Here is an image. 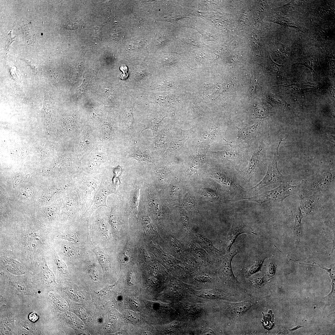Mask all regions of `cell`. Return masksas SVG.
<instances>
[{"label": "cell", "mask_w": 335, "mask_h": 335, "mask_svg": "<svg viewBox=\"0 0 335 335\" xmlns=\"http://www.w3.org/2000/svg\"><path fill=\"white\" fill-rule=\"evenodd\" d=\"M302 192L301 182L298 185H292L287 182L280 184V185L275 189L266 191L256 196L243 199L259 203L266 202H277L282 201L288 196L293 195H297L301 197L302 196Z\"/></svg>", "instance_id": "cell-1"}, {"label": "cell", "mask_w": 335, "mask_h": 335, "mask_svg": "<svg viewBox=\"0 0 335 335\" xmlns=\"http://www.w3.org/2000/svg\"><path fill=\"white\" fill-rule=\"evenodd\" d=\"M90 237L93 245L106 249L109 247L111 233L103 217L97 214L88 226Z\"/></svg>", "instance_id": "cell-2"}, {"label": "cell", "mask_w": 335, "mask_h": 335, "mask_svg": "<svg viewBox=\"0 0 335 335\" xmlns=\"http://www.w3.org/2000/svg\"><path fill=\"white\" fill-rule=\"evenodd\" d=\"M281 142L280 141L274 154L272 161L269 165L264 177L257 184L249 190L252 191L259 190L267 185L276 183L281 184L287 182L286 177L279 172L277 167L278 158V150Z\"/></svg>", "instance_id": "cell-3"}, {"label": "cell", "mask_w": 335, "mask_h": 335, "mask_svg": "<svg viewBox=\"0 0 335 335\" xmlns=\"http://www.w3.org/2000/svg\"><path fill=\"white\" fill-rule=\"evenodd\" d=\"M332 175L330 172H325L314 177L301 181L303 196L309 192H320L329 188L332 180Z\"/></svg>", "instance_id": "cell-4"}, {"label": "cell", "mask_w": 335, "mask_h": 335, "mask_svg": "<svg viewBox=\"0 0 335 335\" xmlns=\"http://www.w3.org/2000/svg\"><path fill=\"white\" fill-rule=\"evenodd\" d=\"M115 190L110 185H107L102 181L98 189L95 193L93 200L90 206L83 214L81 218L85 219L89 225L91 216L99 207L105 206L108 207L106 204L108 196L112 193H115Z\"/></svg>", "instance_id": "cell-5"}, {"label": "cell", "mask_w": 335, "mask_h": 335, "mask_svg": "<svg viewBox=\"0 0 335 335\" xmlns=\"http://www.w3.org/2000/svg\"><path fill=\"white\" fill-rule=\"evenodd\" d=\"M60 252L67 259L76 267L82 261L91 248L80 247L75 244L69 243H63L60 246Z\"/></svg>", "instance_id": "cell-6"}, {"label": "cell", "mask_w": 335, "mask_h": 335, "mask_svg": "<svg viewBox=\"0 0 335 335\" xmlns=\"http://www.w3.org/2000/svg\"><path fill=\"white\" fill-rule=\"evenodd\" d=\"M243 233L252 235L257 234L244 224L240 215H236L234 216L231 228L228 234L226 246L228 251H230L231 247L237 237Z\"/></svg>", "instance_id": "cell-7"}, {"label": "cell", "mask_w": 335, "mask_h": 335, "mask_svg": "<svg viewBox=\"0 0 335 335\" xmlns=\"http://www.w3.org/2000/svg\"><path fill=\"white\" fill-rule=\"evenodd\" d=\"M241 250L239 246L235 245L234 247L231 251L226 255L223 260V271L227 277L234 283L237 282V279L234 276L232 269L231 261L233 257Z\"/></svg>", "instance_id": "cell-8"}, {"label": "cell", "mask_w": 335, "mask_h": 335, "mask_svg": "<svg viewBox=\"0 0 335 335\" xmlns=\"http://www.w3.org/2000/svg\"><path fill=\"white\" fill-rule=\"evenodd\" d=\"M320 192L314 193L310 196L301 197L299 207L301 210L306 214L311 213L315 208L320 199Z\"/></svg>", "instance_id": "cell-9"}, {"label": "cell", "mask_w": 335, "mask_h": 335, "mask_svg": "<svg viewBox=\"0 0 335 335\" xmlns=\"http://www.w3.org/2000/svg\"><path fill=\"white\" fill-rule=\"evenodd\" d=\"M236 127L238 130V139L245 142L251 141L256 137L259 133L260 129V125L258 123L244 128Z\"/></svg>", "instance_id": "cell-10"}, {"label": "cell", "mask_w": 335, "mask_h": 335, "mask_svg": "<svg viewBox=\"0 0 335 335\" xmlns=\"http://www.w3.org/2000/svg\"><path fill=\"white\" fill-rule=\"evenodd\" d=\"M262 150V148L261 146L253 153L249 161L248 167L243 172L244 177L249 184L255 169L260 161Z\"/></svg>", "instance_id": "cell-11"}, {"label": "cell", "mask_w": 335, "mask_h": 335, "mask_svg": "<svg viewBox=\"0 0 335 335\" xmlns=\"http://www.w3.org/2000/svg\"><path fill=\"white\" fill-rule=\"evenodd\" d=\"M303 216L301 210L299 206L296 211L294 215V222L293 225V230L295 239V243H299L302 234V220Z\"/></svg>", "instance_id": "cell-12"}, {"label": "cell", "mask_w": 335, "mask_h": 335, "mask_svg": "<svg viewBox=\"0 0 335 335\" xmlns=\"http://www.w3.org/2000/svg\"><path fill=\"white\" fill-rule=\"evenodd\" d=\"M216 154L220 157L231 160H236L241 158L242 153L240 148L235 145L231 146L229 150L216 152Z\"/></svg>", "instance_id": "cell-13"}, {"label": "cell", "mask_w": 335, "mask_h": 335, "mask_svg": "<svg viewBox=\"0 0 335 335\" xmlns=\"http://www.w3.org/2000/svg\"><path fill=\"white\" fill-rule=\"evenodd\" d=\"M128 156L137 161L153 163L151 157L149 152L138 148L131 150L128 153Z\"/></svg>", "instance_id": "cell-14"}, {"label": "cell", "mask_w": 335, "mask_h": 335, "mask_svg": "<svg viewBox=\"0 0 335 335\" xmlns=\"http://www.w3.org/2000/svg\"><path fill=\"white\" fill-rule=\"evenodd\" d=\"M250 301L240 302L231 303L230 304L231 311L234 314L239 315L243 314L251 309L252 305Z\"/></svg>", "instance_id": "cell-15"}, {"label": "cell", "mask_w": 335, "mask_h": 335, "mask_svg": "<svg viewBox=\"0 0 335 335\" xmlns=\"http://www.w3.org/2000/svg\"><path fill=\"white\" fill-rule=\"evenodd\" d=\"M295 64L304 65L308 68L311 71L313 77L317 75V71L319 66L318 61L316 58L312 56H308L301 59L299 62Z\"/></svg>", "instance_id": "cell-16"}, {"label": "cell", "mask_w": 335, "mask_h": 335, "mask_svg": "<svg viewBox=\"0 0 335 335\" xmlns=\"http://www.w3.org/2000/svg\"><path fill=\"white\" fill-rule=\"evenodd\" d=\"M271 20L275 23L279 24L284 27L293 28L297 30L301 31L299 27L296 26L295 23L292 21L288 18L281 16L278 14L273 16L271 19Z\"/></svg>", "instance_id": "cell-17"}, {"label": "cell", "mask_w": 335, "mask_h": 335, "mask_svg": "<svg viewBox=\"0 0 335 335\" xmlns=\"http://www.w3.org/2000/svg\"><path fill=\"white\" fill-rule=\"evenodd\" d=\"M266 258L267 257L264 256L256 259L249 267L247 274L249 276L261 271L264 261Z\"/></svg>", "instance_id": "cell-18"}, {"label": "cell", "mask_w": 335, "mask_h": 335, "mask_svg": "<svg viewBox=\"0 0 335 335\" xmlns=\"http://www.w3.org/2000/svg\"><path fill=\"white\" fill-rule=\"evenodd\" d=\"M263 320L262 323L265 328L269 330L274 325V315L271 310H269L267 314L263 313Z\"/></svg>", "instance_id": "cell-19"}, {"label": "cell", "mask_w": 335, "mask_h": 335, "mask_svg": "<svg viewBox=\"0 0 335 335\" xmlns=\"http://www.w3.org/2000/svg\"><path fill=\"white\" fill-rule=\"evenodd\" d=\"M53 259L58 268L64 275L67 273V266L65 262L59 257L56 253L53 254Z\"/></svg>", "instance_id": "cell-20"}, {"label": "cell", "mask_w": 335, "mask_h": 335, "mask_svg": "<svg viewBox=\"0 0 335 335\" xmlns=\"http://www.w3.org/2000/svg\"><path fill=\"white\" fill-rule=\"evenodd\" d=\"M300 4L297 1H292L288 3L279 7V10L284 13L287 14L294 10Z\"/></svg>", "instance_id": "cell-21"}, {"label": "cell", "mask_w": 335, "mask_h": 335, "mask_svg": "<svg viewBox=\"0 0 335 335\" xmlns=\"http://www.w3.org/2000/svg\"><path fill=\"white\" fill-rule=\"evenodd\" d=\"M316 264L318 265H312V264H311V265L309 264H305V263H303V264L304 265H310V266H318V267H320V268H322L325 269L326 270H327L329 273V276H330V278H331V279L332 280V289L331 290V291L330 293L329 294H328V295H331V294H332V293H335V273H334V272L333 271H332L331 269H329L327 268H326L324 266H323L320 265L318 264H317L316 263Z\"/></svg>", "instance_id": "cell-22"}, {"label": "cell", "mask_w": 335, "mask_h": 335, "mask_svg": "<svg viewBox=\"0 0 335 335\" xmlns=\"http://www.w3.org/2000/svg\"><path fill=\"white\" fill-rule=\"evenodd\" d=\"M251 281L254 286L257 287H259L264 285L265 279L264 276L257 275L253 277Z\"/></svg>", "instance_id": "cell-23"}, {"label": "cell", "mask_w": 335, "mask_h": 335, "mask_svg": "<svg viewBox=\"0 0 335 335\" xmlns=\"http://www.w3.org/2000/svg\"><path fill=\"white\" fill-rule=\"evenodd\" d=\"M200 239L207 247V248L210 250L212 252L217 254V253L219 252V250L212 245V243L209 240L202 237H201Z\"/></svg>", "instance_id": "cell-24"}, {"label": "cell", "mask_w": 335, "mask_h": 335, "mask_svg": "<svg viewBox=\"0 0 335 335\" xmlns=\"http://www.w3.org/2000/svg\"><path fill=\"white\" fill-rule=\"evenodd\" d=\"M276 272V268L273 262L269 263L267 269V275L270 277L273 276Z\"/></svg>", "instance_id": "cell-25"}, {"label": "cell", "mask_w": 335, "mask_h": 335, "mask_svg": "<svg viewBox=\"0 0 335 335\" xmlns=\"http://www.w3.org/2000/svg\"><path fill=\"white\" fill-rule=\"evenodd\" d=\"M112 36L114 39L118 40L122 38L123 34L121 31L116 30L114 32Z\"/></svg>", "instance_id": "cell-26"}, {"label": "cell", "mask_w": 335, "mask_h": 335, "mask_svg": "<svg viewBox=\"0 0 335 335\" xmlns=\"http://www.w3.org/2000/svg\"><path fill=\"white\" fill-rule=\"evenodd\" d=\"M38 318L37 314L34 312L30 313L29 316V319L33 322L36 321Z\"/></svg>", "instance_id": "cell-27"}, {"label": "cell", "mask_w": 335, "mask_h": 335, "mask_svg": "<svg viewBox=\"0 0 335 335\" xmlns=\"http://www.w3.org/2000/svg\"><path fill=\"white\" fill-rule=\"evenodd\" d=\"M122 172V168L120 166L116 167L114 170V172L116 176H118Z\"/></svg>", "instance_id": "cell-28"}, {"label": "cell", "mask_w": 335, "mask_h": 335, "mask_svg": "<svg viewBox=\"0 0 335 335\" xmlns=\"http://www.w3.org/2000/svg\"><path fill=\"white\" fill-rule=\"evenodd\" d=\"M114 285L113 284V285H110V286H108L107 287H106L104 289V291H103L102 292V293H106L107 292L109 291L110 290H111L112 288L114 286Z\"/></svg>", "instance_id": "cell-29"}, {"label": "cell", "mask_w": 335, "mask_h": 335, "mask_svg": "<svg viewBox=\"0 0 335 335\" xmlns=\"http://www.w3.org/2000/svg\"><path fill=\"white\" fill-rule=\"evenodd\" d=\"M203 333L207 334H213L214 333L212 330L208 329H205L203 331Z\"/></svg>", "instance_id": "cell-30"}, {"label": "cell", "mask_w": 335, "mask_h": 335, "mask_svg": "<svg viewBox=\"0 0 335 335\" xmlns=\"http://www.w3.org/2000/svg\"><path fill=\"white\" fill-rule=\"evenodd\" d=\"M304 327L303 326H301V325H297V326H296L295 327H294V328H292L291 329H289V331H294V330H297V329H298L299 328H301V327Z\"/></svg>", "instance_id": "cell-31"}]
</instances>
